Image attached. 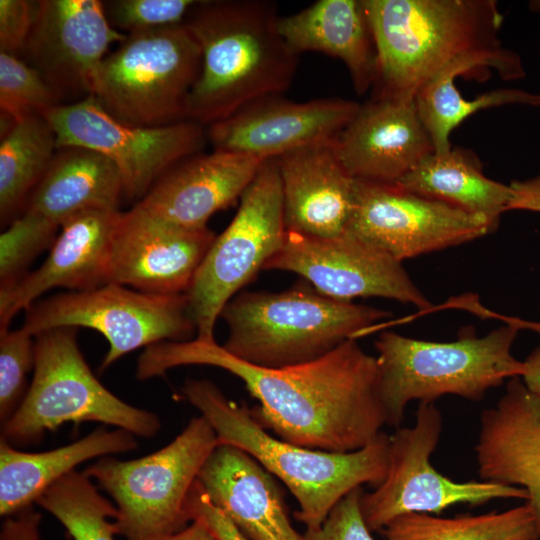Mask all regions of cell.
Returning <instances> with one entry per match:
<instances>
[{
    "mask_svg": "<svg viewBox=\"0 0 540 540\" xmlns=\"http://www.w3.org/2000/svg\"><path fill=\"white\" fill-rule=\"evenodd\" d=\"M184 365L218 367L240 378L259 401L251 409L256 421L297 446L352 452L375 440L387 425L377 358L357 339L316 360L284 368L249 364L216 341H165L145 348L136 375L149 379Z\"/></svg>",
    "mask_w": 540,
    "mask_h": 540,
    "instance_id": "obj_1",
    "label": "cell"
},
{
    "mask_svg": "<svg viewBox=\"0 0 540 540\" xmlns=\"http://www.w3.org/2000/svg\"><path fill=\"white\" fill-rule=\"evenodd\" d=\"M376 52L372 98H414L443 73L494 69L525 76L520 56L503 47L494 0H363Z\"/></svg>",
    "mask_w": 540,
    "mask_h": 540,
    "instance_id": "obj_2",
    "label": "cell"
},
{
    "mask_svg": "<svg viewBox=\"0 0 540 540\" xmlns=\"http://www.w3.org/2000/svg\"><path fill=\"white\" fill-rule=\"evenodd\" d=\"M279 18L269 1L197 3L184 22L201 49L187 120L210 126L290 87L298 55L280 35Z\"/></svg>",
    "mask_w": 540,
    "mask_h": 540,
    "instance_id": "obj_3",
    "label": "cell"
},
{
    "mask_svg": "<svg viewBox=\"0 0 540 540\" xmlns=\"http://www.w3.org/2000/svg\"><path fill=\"white\" fill-rule=\"evenodd\" d=\"M182 392L210 423L218 444L245 451L286 485L299 504L295 517L306 529L319 528L352 490L365 484L377 487L386 477L389 436L384 432L352 452L310 449L273 437L250 408L228 399L207 379L186 380Z\"/></svg>",
    "mask_w": 540,
    "mask_h": 540,
    "instance_id": "obj_4",
    "label": "cell"
},
{
    "mask_svg": "<svg viewBox=\"0 0 540 540\" xmlns=\"http://www.w3.org/2000/svg\"><path fill=\"white\" fill-rule=\"evenodd\" d=\"M391 315L329 298L308 282L282 292H245L233 297L220 314L229 329L222 346L255 366H295L357 339Z\"/></svg>",
    "mask_w": 540,
    "mask_h": 540,
    "instance_id": "obj_5",
    "label": "cell"
},
{
    "mask_svg": "<svg viewBox=\"0 0 540 540\" xmlns=\"http://www.w3.org/2000/svg\"><path fill=\"white\" fill-rule=\"evenodd\" d=\"M518 327L506 325L477 336L461 328L455 340L435 342L383 332L375 342L378 387L387 425L400 427L407 405L444 395L480 401L505 380L521 377L523 361L511 352Z\"/></svg>",
    "mask_w": 540,
    "mask_h": 540,
    "instance_id": "obj_6",
    "label": "cell"
},
{
    "mask_svg": "<svg viewBox=\"0 0 540 540\" xmlns=\"http://www.w3.org/2000/svg\"><path fill=\"white\" fill-rule=\"evenodd\" d=\"M77 329L58 327L35 335L31 384L1 428V438L10 445L36 443L68 422H100L145 438L160 430L155 413L124 402L94 376L78 346Z\"/></svg>",
    "mask_w": 540,
    "mask_h": 540,
    "instance_id": "obj_7",
    "label": "cell"
},
{
    "mask_svg": "<svg viewBox=\"0 0 540 540\" xmlns=\"http://www.w3.org/2000/svg\"><path fill=\"white\" fill-rule=\"evenodd\" d=\"M201 49L185 23L127 34L102 60L91 96L116 120L162 127L187 120Z\"/></svg>",
    "mask_w": 540,
    "mask_h": 540,
    "instance_id": "obj_8",
    "label": "cell"
},
{
    "mask_svg": "<svg viewBox=\"0 0 540 540\" xmlns=\"http://www.w3.org/2000/svg\"><path fill=\"white\" fill-rule=\"evenodd\" d=\"M217 445L214 429L200 415L160 450L135 460L105 456L84 473L116 503L118 534L146 540L176 533L192 521L190 491Z\"/></svg>",
    "mask_w": 540,
    "mask_h": 540,
    "instance_id": "obj_9",
    "label": "cell"
},
{
    "mask_svg": "<svg viewBox=\"0 0 540 540\" xmlns=\"http://www.w3.org/2000/svg\"><path fill=\"white\" fill-rule=\"evenodd\" d=\"M286 234L278 162L270 158L241 195L236 215L215 237L185 293L196 339L215 341L223 308L278 253Z\"/></svg>",
    "mask_w": 540,
    "mask_h": 540,
    "instance_id": "obj_10",
    "label": "cell"
},
{
    "mask_svg": "<svg viewBox=\"0 0 540 540\" xmlns=\"http://www.w3.org/2000/svg\"><path fill=\"white\" fill-rule=\"evenodd\" d=\"M434 402H420L411 427L389 436L388 470L372 492H363L361 513L368 529L383 530L410 513L439 514L458 504L479 506L496 499H527L524 489L486 480L455 481L434 468L431 456L442 433Z\"/></svg>",
    "mask_w": 540,
    "mask_h": 540,
    "instance_id": "obj_11",
    "label": "cell"
},
{
    "mask_svg": "<svg viewBox=\"0 0 540 540\" xmlns=\"http://www.w3.org/2000/svg\"><path fill=\"white\" fill-rule=\"evenodd\" d=\"M22 325L33 336L58 327H86L109 344L100 369L140 347L185 341L194 330L186 294L139 291L116 283L68 291L36 301Z\"/></svg>",
    "mask_w": 540,
    "mask_h": 540,
    "instance_id": "obj_12",
    "label": "cell"
},
{
    "mask_svg": "<svg viewBox=\"0 0 540 540\" xmlns=\"http://www.w3.org/2000/svg\"><path fill=\"white\" fill-rule=\"evenodd\" d=\"M43 116L58 148L80 146L109 158L121 174L123 198L136 203L172 167L198 154L208 139L204 126L191 120L162 127L124 124L92 96L55 106Z\"/></svg>",
    "mask_w": 540,
    "mask_h": 540,
    "instance_id": "obj_13",
    "label": "cell"
},
{
    "mask_svg": "<svg viewBox=\"0 0 540 540\" xmlns=\"http://www.w3.org/2000/svg\"><path fill=\"white\" fill-rule=\"evenodd\" d=\"M495 229L483 217L414 194L397 184L356 180L346 232L402 262L470 242Z\"/></svg>",
    "mask_w": 540,
    "mask_h": 540,
    "instance_id": "obj_14",
    "label": "cell"
},
{
    "mask_svg": "<svg viewBox=\"0 0 540 540\" xmlns=\"http://www.w3.org/2000/svg\"><path fill=\"white\" fill-rule=\"evenodd\" d=\"M264 269L294 272L322 295L339 301L381 297L421 311L433 307L402 262L349 232L335 237L287 232L281 249Z\"/></svg>",
    "mask_w": 540,
    "mask_h": 540,
    "instance_id": "obj_15",
    "label": "cell"
},
{
    "mask_svg": "<svg viewBox=\"0 0 540 540\" xmlns=\"http://www.w3.org/2000/svg\"><path fill=\"white\" fill-rule=\"evenodd\" d=\"M126 34L109 23L98 0H40L21 55L50 87L60 105L92 94L95 74L113 43Z\"/></svg>",
    "mask_w": 540,
    "mask_h": 540,
    "instance_id": "obj_16",
    "label": "cell"
},
{
    "mask_svg": "<svg viewBox=\"0 0 540 540\" xmlns=\"http://www.w3.org/2000/svg\"><path fill=\"white\" fill-rule=\"evenodd\" d=\"M133 206L121 212L111 243L107 283L155 293L185 294L215 239Z\"/></svg>",
    "mask_w": 540,
    "mask_h": 540,
    "instance_id": "obj_17",
    "label": "cell"
},
{
    "mask_svg": "<svg viewBox=\"0 0 540 540\" xmlns=\"http://www.w3.org/2000/svg\"><path fill=\"white\" fill-rule=\"evenodd\" d=\"M361 104L342 98L297 103L280 95L262 98L208 126L214 150L262 160L318 142L334 140Z\"/></svg>",
    "mask_w": 540,
    "mask_h": 540,
    "instance_id": "obj_18",
    "label": "cell"
},
{
    "mask_svg": "<svg viewBox=\"0 0 540 540\" xmlns=\"http://www.w3.org/2000/svg\"><path fill=\"white\" fill-rule=\"evenodd\" d=\"M333 144L354 179L387 184H396L434 152L414 98H372Z\"/></svg>",
    "mask_w": 540,
    "mask_h": 540,
    "instance_id": "obj_19",
    "label": "cell"
},
{
    "mask_svg": "<svg viewBox=\"0 0 540 540\" xmlns=\"http://www.w3.org/2000/svg\"><path fill=\"white\" fill-rule=\"evenodd\" d=\"M121 211L90 209L68 218L49 249L46 260L12 287L0 290V330L54 288L92 289L107 283L113 234Z\"/></svg>",
    "mask_w": 540,
    "mask_h": 540,
    "instance_id": "obj_20",
    "label": "cell"
},
{
    "mask_svg": "<svg viewBox=\"0 0 540 540\" xmlns=\"http://www.w3.org/2000/svg\"><path fill=\"white\" fill-rule=\"evenodd\" d=\"M474 450L482 480L526 491L540 535V397L520 377L510 379L496 405L482 411Z\"/></svg>",
    "mask_w": 540,
    "mask_h": 540,
    "instance_id": "obj_21",
    "label": "cell"
},
{
    "mask_svg": "<svg viewBox=\"0 0 540 540\" xmlns=\"http://www.w3.org/2000/svg\"><path fill=\"white\" fill-rule=\"evenodd\" d=\"M263 161L221 150L198 153L167 171L134 206L185 228H207L214 213L241 197Z\"/></svg>",
    "mask_w": 540,
    "mask_h": 540,
    "instance_id": "obj_22",
    "label": "cell"
},
{
    "mask_svg": "<svg viewBox=\"0 0 540 540\" xmlns=\"http://www.w3.org/2000/svg\"><path fill=\"white\" fill-rule=\"evenodd\" d=\"M333 143H314L277 158L287 232L335 237L347 231L356 179L339 161Z\"/></svg>",
    "mask_w": 540,
    "mask_h": 540,
    "instance_id": "obj_23",
    "label": "cell"
},
{
    "mask_svg": "<svg viewBox=\"0 0 540 540\" xmlns=\"http://www.w3.org/2000/svg\"><path fill=\"white\" fill-rule=\"evenodd\" d=\"M197 482L248 540H304L290 522L272 474L245 451L218 444Z\"/></svg>",
    "mask_w": 540,
    "mask_h": 540,
    "instance_id": "obj_24",
    "label": "cell"
},
{
    "mask_svg": "<svg viewBox=\"0 0 540 540\" xmlns=\"http://www.w3.org/2000/svg\"><path fill=\"white\" fill-rule=\"evenodd\" d=\"M278 31L296 55L315 51L340 59L358 95L373 87L377 52L363 0H319L278 20Z\"/></svg>",
    "mask_w": 540,
    "mask_h": 540,
    "instance_id": "obj_25",
    "label": "cell"
},
{
    "mask_svg": "<svg viewBox=\"0 0 540 540\" xmlns=\"http://www.w3.org/2000/svg\"><path fill=\"white\" fill-rule=\"evenodd\" d=\"M136 447L132 433L105 427L71 444L37 453L17 450L1 438L0 515L8 517L32 506L46 489L79 464Z\"/></svg>",
    "mask_w": 540,
    "mask_h": 540,
    "instance_id": "obj_26",
    "label": "cell"
},
{
    "mask_svg": "<svg viewBox=\"0 0 540 540\" xmlns=\"http://www.w3.org/2000/svg\"><path fill=\"white\" fill-rule=\"evenodd\" d=\"M123 182L106 156L80 146L59 147L24 211L38 213L59 227L90 209H118Z\"/></svg>",
    "mask_w": 540,
    "mask_h": 540,
    "instance_id": "obj_27",
    "label": "cell"
},
{
    "mask_svg": "<svg viewBox=\"0 0 540 540\" xmlns=\"http://www.w3.org/2000/svg\"><path fill=\"white\" fill-rule=\"evenodd\" d=\"M396 184L414 194L483 217L496 228L513 195L510 185L488 178L480 158L462 147L442 154L430 153Z\"/></svg>",
    "mask_w": 540,
    "mask_h": 540,
    "instance_id": "obj_28",
    "label": "cell"
},
{
    "mask_svg": "<svg viewBox=\"0 0 540 540\" xmlns=\"http://www.w3.org/2000/svg\"><path fill=\"white\" fill-rule=\"evenodd\" d=\"M58 149L56 134L43 115L16 122L1 134L0 220L7 227L25 210Z\"/></svg>",
    "mask_w": 540,
    "mask_h": 540,
    "instance_id": "obj_29",
    "label": "cell"
},
{
    "mask_svg": "<svg viewBox=\"0 0 540 540\" xmlns=\"http://www.w3.org/2000/svg\"><path fill=\"white\" fill-rule=\"evenodd\" d=\"M386 540H540L530 506L479 515L439 517L410 513L382 530Z\"/></svg>",
    "mask_w": 540,
    "mask_h": 540,
    "instance_id": "obj_30",
    "label": "cell"
},
{
    "mask_svg": "<svg viewBox=\"0 0 540 540\" xmlns=\"http://www.w3.org/2000/svg\"><path fill=\"white\" fill-rule=\"evenodd\" d=\"M461 75L460 71L443 73L424 85L414 97L435 153L448 152L452 148L451 132L477 111L512 104L540 108V94L515 88H499L475 99H465L454 84Z\"/></svg>",
    "mask_w": 540,
    "mask_h": 540,
    "instance_id": "obj_31",
    "label": "cell"
},
{
    "mask_svg": "<svg viewBox=\"0 0 540 540\" xmlns=\"http://www.w3.org/2000/svg\"><path fill=\"white\" fill-rule=\"evenodd\" d=\"M37 505L52 514L74 540H114L117 508L84 472L73 470L46 489Z\"/></svg>",
    "mask_w": 540,
    "mask_h": 540,
    "instance_id": "obj_32",
    "label": "cell"
},
{
    "mask_svg": "<svg viewBox=\"0 0 540 540\" xmlns=\"http://www.w3.org/2000/svg\"><path fill=\"white\" fill-rule=\"evenodd\" d=\"M60 227L46 217L24 211L0 235V290L12 287L33 260L53 245Z\"/></svg>",
    "mask_w": 540,
    "mask_h": 540,
    "instance_id": "obj_33",
    "label": "cell"
},
{
    "mask_svg": "<svg viewBox=\"0 0 540 540\" xmlns=\"http://www.w3.org/2000/svg\"><path fill=\"white\" fill-rule=\"evenodd\" d=\"M60 105L41 75L19 56L0 52L1 117L19 122Z\"/></svg>",
    "mask_w": 540,
    "mask_h": 540,
    "instance_id": "obj_34",
    "label": "cell"
},
{
    "mask_svg": "<svg viewBox=\"0 0 540 540\" xmlns=\"http://www.w3.org/2000/svg\"><path fill=\"white\" fill-rule=\"evenodd\" d=\"M35 336L24 328L0 330V421L17 410L26 392L27 373L34 368Z\"/></svg>",
    "mask_w": 540,
    "mask_h": 540,
    "instance_id": "obj_35",
    "label": "cell"
},
{
    "mask_svg": "<svg viewBox=\"0 0 540 540\" xmlns=\"http://www.w3.org/2000/svg\"><path fill=\"white\" fill-rule=\"evenodd\" d=\"M198 2L195 0H111L103 1V6L111 26L127 35L183 24Z\"/></svg>",
    "mask_w": 540,
    "mask_h": 540,
    "instance_id": "obj_36",
    "label": "cell"
},
{
    "mask_svg": "<svg viewBox=\"0 0 540 540\" xmlns=\"http://www.w3.org/2000/svg\"><path fill=\"white\" fill-rule=\"evenodd\" d=\"M363 492L359 487L344 496L319 528L306 529L304 540H374L361 513Z\"/></svg>",
    "mask_w": 540,
    "mask_h": 540,
    "instance_id": "obj_37",
    "label": "cell"
},
{
    "mask_svg": "<svg viewBox=\"0 0 540 540\" xmlns=\"http://www.w3.org/2000/svg\"><path fill=\"white\" fill-rule=\"evenodd\" d=\"M39 1L0 0V52L19 56L29 39Z\"/></svg>",
    "mask_w": 540,
    "mask_h": 540,
    "instance_id": "obj_38",
    "label": "cell"
},
{
    "mask_svg": "<svg viewBox=\"0 0 540 540\" xmlns=\"http://www.w3.org/2000/svg\"><path fill=\"white\" fill-rule=\"evenodd\" d=\"M188 511L191 520L199 519L204 522L217 540H248L229 518L210 502L197 480L190 491Z\"/></svg>",
    "mask_w": 540,
    "mask_h": 540,
    "instance_id": "obj_39",
    "label": "cell"
},
{
    "mask_svg": "<svg viewBox=\"0 0 540 540\" xmlns=\"http://www.w3.org/2000/svg\"><path fill=\"white\" fill-rule=\"evenodd\" d=\"M41 514L29 506L8 516L1 527L0 540H40Z\"/></svg>",
    "mask_w": 540,
    "mask_h": 540,
    "instance_id": "obj_40",
    "label": "cell"
},
{
    "mask_svg": "<svg viewBox=\"0 0 540 540\" xmlns=\"http://www.w3.org/2000/svg\"><path fill=\"white\" fill-rule=\"evenodd\" d=\"M509 185L513 195L507 211L528 210L540 213V174L524 180H513Z\"/></svg>",
    "mask_w": 540,
    "mask_h": 540,
    "instance_id": "obj_41",
    "label": "cell"
},
{
    "mask_svg": "<svg viewBox=\"0 0 540 540\" xmlns=\"http://www.w3.org/2000/svg\"><path fill=\"white\" fill-rule=\"evenodd\" d=\"M521 380L529 391L540 397V344L523 361Z\"/></svg>",
    "mask_w": 540,
    "mask_h": 540,
    "instance_id": "obj_42",
    "label": "cell"
},
{
    "mask_svg": "<svg viewBox=\"0 0 540 540\" xmlns=\"http://www.w3.org/2000/svg\"><path fill=\"white\" fill-rule=\"evenodd\" d=\"M146 540H217L208 527L199 519H193L184 529L169 535L152 537Z\"/></svg>",
    "mask_w": 540,
    "mask_h": 540,
    "instance_id": "obj_43",
    "label": "cell"
}]
</instances>
